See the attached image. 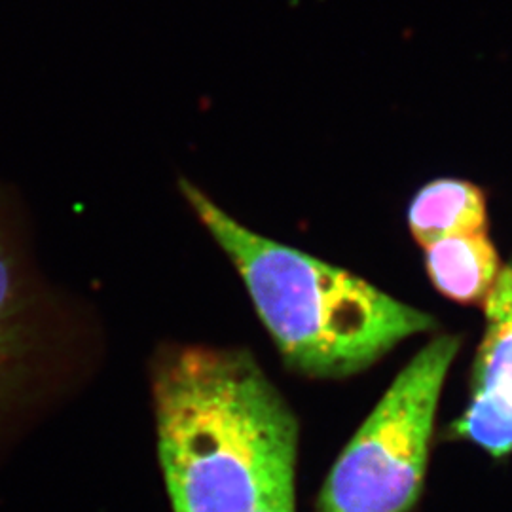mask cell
I'll return each instance as SVG.
<instances>
[{"mask_svg": "<svg viewBox=\"0 0 512 512\" xmlns=\"http://www.w3.org/2000/svg\"><path fill=\"white\" fill-rule=\"evenodd\" d=\"M76 327L40 274L14 202L0 190V461L69 382Z\"/></svg>", "mask_w": 512, "mask_h": 512, "instance_id": "cell-4", "label": "cell"}, {"mask_svg": "<svg viewBox=\"0 0 512 512\" xmlns=\"http://www.w3.org/2000/svg\"><path fill=\"white\" fill-rule=\"evenodd\" d=\"M459 346L458 336L442 334L404 366L332 465L313 512H408L418 503Z\"/></svg>", "mask_w": 512, "mask_h": 512, "instance_id": "cell-3", "label": "cell"}, {"mask_svg": "<svg viewBox=\"0 0 512 512\" xmlns=\"http://www.w3.org/2000/svg\"><path fill=\"white\" fill-rule=\"evenodd\" d=\"M482 304L486 327L476 353L473 393L454 433L503 458L512 452V258Z\"/></svg>", "mask_w": 512, "mask_h": 512, "instance_id": "cell-5", "label": "cell"}, {"mask_svg": "<svg viewBox=\"0 0 512 512\" xmlns=\"http://www.w3.org/2000/svg\"><path fill=\"white\" fill-rule=\"evenodd\" d=\"M408 228L421 247L463 234L488 232L484 192L459 179L425 184L408 207Z\"/></svg>", "mask_w": 512, "mask_h": 512, "instance_id": "cell-7", "label": "cell"}, {"mask_svg": "<svg viewBox=\"0 0 512 512\" xmlns=\"http://www.w3.org/2000/svg\"><path fill=\"white\" fill-rule=\"evenodd\" d=\"M179 190L234 264L283 363L298 376H355L404 340L435 329L429 313L363 277L256 234L196 184L181 179Z\"/></svg>", "mask_w": 512, "mask_h": 512, "instance_id": "cell-2", "label": "cell"}, {"mask_svg": "<svg viewBox=\"0 0 512 512\" xmlns=\"http://www.w3.org/2000/svg\"><path fill=\"white\" fill-rule=\"evenodd\" d=\"M258 512H296L294 492L277 495L270 503H266Z\"/></svg>", "mask_w": 512, "mask_h": 512, "instance_id": "cell-8", "label": "cell"}, {"mask_svg": "<svg viewBox=\"0 0 512 512\" xmlns=\"http://www.w3.org/2000/svg\"><path fill=\"white\" fill-rule=\"evenodd\" d=\"M150 389L173 512H258L294 492L298 421L249 349L160 346Z\"/></svg>", "mask_w": 512, "mask_h": 512, "instance_id": "cell-1", "label": "cell"}, {"mask_svg": "<svg viewBox=\"0 0 512 512\" xmlns=\"http://www.w3.org/2000/svg\"><path fill=\"white\" fill-rule=\"evenodd\" d=\"M425 251V270L435 289L459 304H482L501 272L488 232L440 239Z\"/></svg>", "mask_w": 512, "mask_h": 512, "instance_id": "cell-6", "label": "cell"}]
</instances>
